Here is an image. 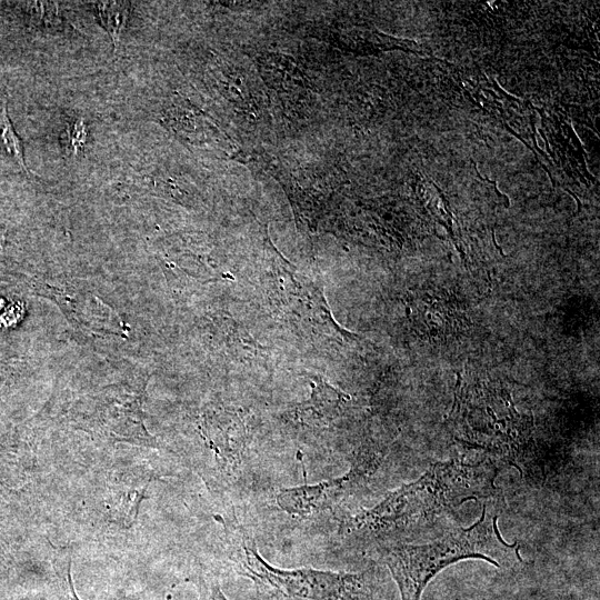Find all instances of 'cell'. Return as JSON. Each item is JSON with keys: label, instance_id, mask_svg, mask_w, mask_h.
Here are the masks:
<instances>
[{"label": "cell", "instance_id": "cell-11", "mask_svg": "<svg viewBox=\"0 0 600 600\" xmlns=\"http://www.w3.org/2000/svg\"><path fill=\"white\" fill-rule=\"evenodd\" d=\"M86 126L81 119L69 127V146L74 153L86 143Z\"/></svg>", "mask_w": 600, "mask_h": 600}, {"label": "cell", "instance_id": "cell-5", "mask_svg": "<svg viewBox=\"0 0 600 600\" xmlns=\"http://www.w3.org/2000/svg\"><path fill=\"white\" fill-rule=\"evenodd\" d=\"M310 383V398L293 406L284 413V418L301 429H326L339 417L350 397L320 377H313Z\"/></svg>", "mask_w": 600, "mask_h": 600}, {"label": "cell", "instance_id": "cell-2", "mask_svg": "<svg viewBox=\"0 0 600 600\" xmlns=\"http://www.w3.org/2000/svg\"><path fill=\"white\" fill-rule=\"evenodd\" d=\"M499 516L487 504L467 528H452L434 541L378 547V557L394 580L401 600H421L428 583L444 568L466 559L484 560L497 568L521 561L519 546L502 538Z\"/></svg>", "mask_w": 600, "mask_h": 600}, {"label": "cell", "instance_id": "cell-9", "mask_svg": "<svg viewBox=\"0 0 600 600\" xmlns=\"http://www.w3.org/2000/svg\"><path fill=\"white\" fill-rule=\"evenodd\" d=\"M53 567L59 581V599L80 600L73 588L70 574L71 556L69 549H63L57 552L53 559Z\"/></svg>", "mask_w": 600, "mask_h": 600}, {"label": "cell", "instance_id": "cell-10", "mask_svg": "<svg viewBox=\"0 0 600 600\" xmlns=\"http://www.w3.org/2000/svg\"><path fill=\"white\" fill-rule=\"evenodd\" d=\"M196 586L200 600H229L219 581L210 573L199 570L196 576Z\"/></svg>", "mask_w": 600, "mask_h": 600}, {"label": "cell", "instance_id": "cell-6", "mask_svg": "<svg viewBox=\"0 0 600 600\" xmlns=\"http://www.w3.org/2000/svg\"><path fill=\"white\" fill-rule=\"evenodd\" d=\"M210 449L220 468L234 471L242 463L248 447V431L238 413L221 412L207 432Z\"/></svg>", "mask_w": 600, "mask_h": 600}, {"label": "cell", "instance_id": "cell-8", "mask_svg": "<svg viewBox=\"0 0 600 600\" xmlns=\"http://www.w3.org/2000/svg\"><path fill=\"white\" fill-rule=\"evenodd\" d=\"M0 143L16 160L20 168L29 174V170L23 158L22 143L10 122L6 103H2L0 107Z\"/></svg>", "mask_w": 600, "mask_h": 600}, {"label": "cell", "instance_id": "cell-3", "mask_svg": "<svg viewBox=\"0 0 600 600\" xmlns=\"http://www.w3.org/2000/svg\"><path fill=\"white\" fill-rule=\"evenodd\" d=\"M227 556L236 572L269 600H377L374 568L358 572L283 569L262 558L250 532L234 517L222 520Z\"/></svg>", "mask_w": 600, "mask_h": 600}, {"label": "cell", "instance_id": "cell-4", "mask_svg": "<svg viewBox=\"0 0 600 600\" xmlns=\"http://www.w3.org/2000/svg\"><path fill=\"white\" fill-rule=\"evenodd\" d=\"M383 457L382 451L360 449L344 474L318 483L283 488L276 494V503L283 512L298 518L331 510L367 482Z\"/></svg>", "mask_w": 600, "mask_h": 600}, {"label": "cell", "instance_id": "cell-1", "mask_svg": "<svg viewBox=\"0 0 600 600\" xmlns=\"http://www.w3.org/2000/svg\"><path fill=\"white\" fill-rule=\"evenodd\" d=\"M498 470L466 456L432 463L417 480L388 492L378 503L340 522L342 537L378 547L404 542L453 520L460 506L497 493Z\"/></svg>", "mask_w": 600, "mask_h": 600}, {"label": "cell", "instance_id": "cell-7", "mask_svg": "<svg viewBox=\"0 0 600 600\" xmlns=\"http://www.w3.org/2000/svg\"><path fill=\"white\" fill-rule=\"evenodd\" d=\"M97 9L101 23L109 32L116 51L129 18L130 2L102 1L97 2Z\"/></svg>", "mask_w": 600, "mask_h": 600}]
</instances>
